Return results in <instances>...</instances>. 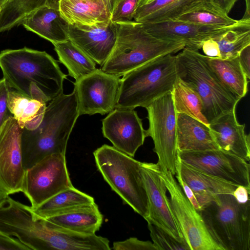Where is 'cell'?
Wrapping results in <instances>:
<instances>
[{
    "mask_svg": "<svg viewBox=\"0 0 250 250\" xmlns=\"http://www.w3.org/2000/svg\"><path fill=\"white\" fill-rule=\"evenodd\" d=\"M174 20L217 27L228 26L236 21L229 17L228 14L214 0H199L192 7Z\"/></svg>",
    "mask_w": 250,
    "mask_h": 250,
    "instance_id": "cell-29",
    "label": "cell"
},
{
    "mask_svg": "<svg viewBox=\"0 0 250 250\" xmlns=\"http://www.w3.org/2000/svg\"><path fill=\"white\" fill-rule=\"evenodd\" d=\"M211 38L217 43L220 59L238 56L244 48L250 45V18L236 20Z\"/></svg>",
    "mask_w": 250,
    "mask_h": 250,
    "instance_id": "cell-28",
    "label": "cell"
},
{
    "mask_svg": "<svg viewBox=\"0 0 250 250\" xmlns=\"http://www.w3.org/2000/svg\"><path fill=\"white\" fill-rule=\"evenodd\" d=\"M246 4V9L243 18H250V0H244Z\"/></svg>",
    "mask_w": 250,
    "mask_h": 250,
    "instance_id": "cell-45",
    "label": "cell"
},
{
    "mask_svg": "<svg viewBox=\"0 0 250 250\" xmlns=\"http://www.w3.org/2000/svg\"><path fill=\"white\" fill-rule=\"evenodd\" d=\"M0 250H30L17 238L0 232Z\"/></svg>",
    "mask_w": 250,
    "mask_h": 250,
    "instance_id": "cell-38",
    "label": "cell"
},
{
    "mask_svg": "<svg viewBox=\"0 0 250 250\" xmlns=\"http://www.w3.org/2000/svg\"><path fill=\"white\" fill-rule=\"evenodd\" d=\"M50 0H8L0 11V32L19 25L31 12L44 6H49Z\"/></svg>",
    "mask_w": 250,
    "mask_h": 250,
    "instance_id": "cell-32",
    "label": "cell"
},
{
    "mask_svg": "<svg viewBox=\"0 0 250 250\" xmlns=\"http://www.w3.org/2000/svg\"><path fill=\"white\" fill-rule=\"evenodd\" d=\"M219 149L249 162L250 160V134L245 132V124H240L235 110L224 114L209 125Z\"/></svg>",
    "mask_w": 250,
    "mask_h": 250,
    "instance_id": "cell-18",
    "label": "cell"
},
{
    "mask_svg": "<svg viewBox=\"0 0 250 250\" xmlns=\"http://www.w3.org/2000/svg\"><path fill=\"white\" fill-rule=\"evenodd\" d=\"M111 249L114 250H157L153 242L142 241L130 237L123 241L115 242Z\"/></svg>",
    "mask_w": 250,
    "mask_h": 250,
    "instance_id": "cell-35",
    "label": "cell"
},
{
    "mask_svg": "<svg viewBox=\"0 0 250 250\" xmlns=\"http://www.w3.org/2000/svg\"><path fill=\"white\" fill-rule=\"evenodd\" d=\"M171 94L176 113L187 114L209 125L202 113L201 99L194 90L177 78Z\"/></svg>",
    "mask_w": 250,
    "mask_h": 250,
    "instance_id": "cell-31",
    "label": "cell"
},
{
    "mask_svg": "<svg viewBox=\"0 0 250 250\" xmlns=\"http://www.w3.org/2000/svg\"><path fill=\"white\" fill-rule=\"evenodd\" d=\"M228 14L231 11L238 0H214Z\"/></svg>",
    "mask_w": 250,
    "mask_h": 250,
    "instance_id": "cell-43",
    "label": "cell"
},
{
    "mask_svg": "<svg viewBox=\"0 0 250 250\" xmlns=\"http://www.w3.org/2000/svg\"><path fill=\"white\" fill-rule=\"evenodd\" d=\"M140 170L148 204L147 215L145 219L178 241L188 244L172 211L159 165L157 163L141 162Z\"/></svg>",
    "mask_w": 250,
    "mask_h": 250,
    "instance_id": "cell-12",
    "label": "cell"
},
{
    "mask_svg": "<svg viewBox=\"0 0 250 250\" xmlns=\"http://www.w3.org/2000/svg\"><path fill=\"white\" fill-rule=\"evenodd\" d=\"M115 23L116 42L101 68L107 73L123 76L146 63L177 53L186 47L182 42L155 38L146 31L142 23L132 21Z\"/></svg>",
    "mask_w": 250,
    "mask_h": 250,
    "instance_id": "cell-3",
    "label": "cell"
},
{
    "mask_svg": "<svg viewBox=\"0 0 250 250\" xmlns=\"http://www.w3.org/2000/svg\"><path fill=\"white\" fill-rule=\"evenodd\" d=\"M68 40L101 66L116 40V27L110 20L92 25L67 24Z\"/></svg>",
    "mask_w": 250,
    "mask_h": 250,
    "instance_id": "cell-16",
    "label": "cell"
},
{
    "mask_svg": "<svg viewBox=\"0 0 250 250\" xmlns=\"http://www.w3.org/2000/svg\"><path fill=\"white\" fill-rule=\"evenodd\" d=\"M176 55L177 78L195 90L202 102V113L209 124L221 115L235 110L239 100L219 81L205 56L187 47Z\"/></svg>",
    "mask_w": 250,
    "mask_h": 250,
    "instance_id": "cell-4",
    "label": "cell"
},
{
    "mask_svg": "<svg viewBox=\"0 0 250 250\" xmlns=\"http://www.w3.org/2000/svg\"><path fill=\"white\" fill-rule=\"evenodd\" d=\"M180 166L182 177L192 190L201 210L211 203L218 202L219 195L232 194L238 186L198 170L181 160Z\"/></svg>",
    "mask_w": 250,
    "mask_h": 250,
    "instance_id": "cell-19",
    "label": "cell"
},
{
    "mask_svg": "<svg viewBox=\"0 0 250 250\" xmlns=\"http://www.w3.org/2000/svg\"><path fill=\"white\" fill-rule=\"evenodd\" d=\"M205 55L210 58H220V51L216 42L212 38L205 41L202 46Z\"/></svg>",
    "mask_w": 250,
    "mask_h": 250,
    "instance_id": "cell-39",
    "label": "cell"
},
{
    "mask_svg": "<svg viewBox=\"0 0 250 250\" xmlns=\"http://www.w3.org/2000/svg\"><path fill=\"white\" fill-rule=\"evenodd\" d=\"M1 8H0V11Z\"/></svg>",
    "mask_w": 250,
    "mask_h": 250,
    "instance_id": "cell-49",
    "label": "cell"
},
{
    "mask_svg": "<svg viewBox=\"0 0 250 250\" xmlns=\"http://www.w3.org/2000/svg\"><path fill=\"white\" fill-rule=\"evenodd\" d=\"M120 77L96 69L74 83L79 115L109 113L116 108Z\"/></svg>",
    "mask_w": 250,
    "mask_h": 250,
    "instance_id": "cell-11",
    "label": "cell"
},
{
    "mask_svg": "<svg viewBox=\"0 0 250 250\" xmlns=\"http://www.w3.org/2000/svg\"><path fill=\"white\" fill-rule=\"evenodd\" d=\"M46 106L43 119L35 130L22 129V164L26 170L46 156L65 154L70 135L80 116L75 92L61 94Z\"/></svg>",
    "mask_w": 250,
    "mask_h": 250,
    "instance_id": "cell-1",
    "label": "cell"
},
{
    "mask_svg": "<svg viewBox=\"0 0 250 250\" xmlns=\"http://www.w3.org/2000/svg\"><path fill=\"white\" fill-rule=\"evenodd\" d=\"M180 158L179 157V161L178 163V165L176 168V172L175 174V176L177 179V181L180 186L181 187L182 189L183 190L184 193H185L186 197L188 198L189 201L192 204L193 206L195 208L199 211H201V208L195 196V195L192 191V190L190 188L187 184L185 181L183 180L181 172H180Z\"/></svg>",
    "mask_w": 250,
    "mask_h": 250,
    "instance_id": "cell-37",
    "label": "cell"
},
{
    "mask_svg": "<svg viewBox=\"0 0 250 250\" xmlns=\"http://www.w3.org/2000/svg\"><path fill=\"white\" fill-rule=\"evenodd\" d=\"M219 197L200 211L210 231L225 250H250V201L239 203L230 194Z\"/></svg>",
    "mask_w": 250,
    "mask_h": 250,
    "instance_id": "cell-7",
    "label": "cell"
},
{
    "mask_svg": "<svg viewBox=\"0 0 250 250\" xmlns=\"http://www.w3.org/2000/svg\"><path fill=\"white\" fill-rule=\"evenodd\" d=\"M154 0H138L137 2V8L143 5L147 4Z\"/></svg>",
    "mask_w": 250,
    "mask_h": 250,
    "instance_id": "cell-47",
    "label": "cell"
},
{
    "mask_svg": "<svg viewBox=\"0 0 250 250\" xmlns=\"http://www.w3.org/2000/svg\"><path fill=\"white\" fill-rule=\"evenodd\" d=\"M104 5L105 9L110 16L123 0H100Z\"/></svg>",
    "mask_w": 250,
    "mask_h": 250,
    "instance_id": "cell-42",
    "label": "cell"
},
{
    "mask_svg": "<svg viewBox=\"0 0 250 250\" xmlns=\"http://www.w3.org/2000/svg\"><path fill=\"white\" fill-rule=\"evenodd\" d=\"M43 219L72 231L94 234L101 227L103 216L94 202Z\"/></svg>",
    "mask_w": 250,
    "mask_h": 250,
    "instance_id": "cell-22",
    "label": "cell"
},
{
    "mask_svg": "<svg viewBox=\"0 0 250 250\" xmlns=\"http://www.w3.org/2000/svg\"><path fill=\"white\" fill-rule=\"evenodd\" d=\"M142 23L146 31L155 38L182 42L185 43V47L196 51L201 49L205 41L214 36L225 27L200 25L175 20Z\"/></svg>",
    "mask_w": 250,
    "mask_h": 250,
    "instance_id": "cell-17",
    "label": "cell"
},
{
    "mask_svg": "<svg viewBox=\"0 0 250 250\" xmlns=\"http://www.w3.org/2000/svg\"><path fill=\"white\" fill-rule=\"evenodd\" d=\"M162 178L170 195L172 211L191 250H225L214 238L200 211L193 206L169 171H162Z\"/></svg>",
    "mask_w": 250,
    "mask_h": 250,
    "instance_id": "cell-9",
    "label": "cell"
},
{
    "mask_svg": "<svg viewBox=\"0 0 250 250\" xmlns=\"http://www.w3.org/2000/svg\"><path fill=\"white\" fill-rule=\"evenodd\" d=\"M149 126L146 137L154 143L157 164L162 171L175 175L179 161L177 142L176 112L171 92L156 99L146 107Z\"/></svg>",
    "mask_w": 250,
    "mask_h": 250,
    "instance_id": "cell-8",
    "label": "cell"
},
{
    "mask_svg": "<svg viewBox=\"0 0 250 250\" xmlns=\"http://www.w3.org/2000/svg\"><path fill=\"white\" fill-rule=\"evenodd\" d=\"M199 0H154L136 8L133 21L154 23L174 20Z\"/></svg>",
    "mask_w": 250,
    "mask_h": 250,
    "instance_id": "cell-27",
    "label": "cell"
},
{
    "mask_svg": "<svg viewBox=\"0 0 250 250\" xmlns=\"http://www.w3.org/2000/svg\"><path fill=\"white\" fill-rule=\"evenodd\" d=\"M53 44L60 62L75 81L97 69L96 62L69 40Z\"/></svg>",
    "mask_w": 250,
    "mask_h": 250,
    "instance_id": "cell-30",
    "label": "cell"
},
{
    "mask_svg": "<svg viewBox=\"0 0 250 250\" xmlns=\"http://www.w3.org/2000/svg\"><path fill=\"white\" fill-rule=\"evenodd\" d=\"M65 154L48 155L25 170L22 191L35 208L58 193L73 187Z\"/></svg>",
    "mask_w": 250,
    "mask_h": 250,
    "instance_id": "cell-10",
    "label": "cell"
},
{
    "mask_svg": "<svg viewBox=\"0 0 250 250\" xmlns=\"http://www.w3.org/2000/svg\"><path fill=\"white\" fill-rule=\"evenodd\" d=\"M59 10L68 24L92 25L110 20L101 0H60Z\"/></svg>",
    "mask_w": 250,
    "mask_h": 250,
    "instance_id": "cell-23",
    "label": "cell"
},
{
    "mask_svg": "<svg viewBox=\"0 0 250 250\" xmlns=\"http://www.w3.org/2000/svg\"><path fill=\"white\" fill-rule=\"evenodd\" d=\"M138 0H123L110 17L112 22L133 21Z\"/></svg>",
    "mask_w": 250,
    "mask_h": 250,
    "instance_id": "cell-34",
    "label": "cell"
},
{
    "mask_svg": "<svg viewBox=\"0 0 250 250\" xmlns=\"http://www.w3.org/2000/svg\"><path fill=\"white\" fill-rule=\"evenodd\" d=\"M8 0H0V7L2 8Z\"/></svg>",
    "mask_w": 250,
    "mask_h": 250,
    "instance_id": "cell-48",
    "label": "cell"
},
{
    "mask_svg": "<svg viewBox=\"0 0 250 250\" xmlns=\"http://www.w3.org/2000/svg\"><path fill=\"white\" fill-rule=\"evenodd\" d=\"M95 202L93 197L73 186L53 196L35 208L27 205L34 218L46 219Z\"/></svg>",
    "mask_w": 250,
    "mask_h": 250,
    "instance_id": "cell-24",
    "label": "cell"
},
{
    "mask_svg": "<svg viewBox=\"0 0 250 250\" xmlns=\"http://www.w3.org/2000/svg\"><path fill=\"white\" fill-rule=\"evenodd\" d=\"M102 132L117 149L133 157L146 137L134 109L115 108L102 120Z\"/></svg>",
    "mask_w": 250,
    "mask_h": 250,
    "instance_id": "cell-15",
    "label": "cell"
},
{
    "mask_svg": "<svg viewBox=\"0 0 250 250\" xmlns=\"http://www.w3.org/2000/svg\"><path fill=\"white\" fill-rule=\"evenodd\" d=\"M20 24L52 44L68 40L67 23L59 9L48 6L40 7L26 16Z\"/></svg>",
    "mask_w": 250,
    "mask_h": 250,
    "instance_id": "cell-21",
    "label": "cell"
},
{
    "mask_svg": "<svg viewBox=\"0 0 250 250\" xmlns=\"http://www.w3.org/2000/svg\"><path fill=\"white\" fill-rule=\"evenodd\" d=\"M60 0H50L49 7L59 9V2Z\"/></svg>",
    "mask_w": 250,
    "mask_h": 250,
    "instance_id": "cell-46",
    "label": "cell"
},
{
    "mask_svg": "<svg viewBox=\"0 0 250 250\" xmlns=\"http://www.w3.org/2000/svg\"><path fill=\"white\" fill-rule=\"evenodd\" d=\"M239 60L242 68L247 78L250 79V45L244 48L238 55Z\"/></svg>",
    "mask_w": 250,
    "mask_h": 250,
    "instance_id": "cell-40",
    "label": "cell"
},
{
    "mask_svg": "<svg viewBox=\"0 0 250 250\" xmlns=\"http://www.w3.org/2000/svg\"><path fill=\"white\" fill-rule=\"evenodd\" d=\"M147 226L157 250H191L188 244L178 241L155 225L148 222Z\"/></svg>",
    "mask_w": 250,
    "mask_h": 250,
    "instance_id": "cell-33",
    "label": "cell"
},
{
    "mask_svg": "<svg viewBox=\"0 0 250 250\" xmlns=\"http://www.w3.org/2000/svg\"><path fill=\"white\" fill-rule=\"evenodd\" d=\"M46 106V103L32 99L11 88L8 92L9 110L21 129H36L43 119Z\"/></svg>",
    "mask_w": 250,
    "mask_h": 250,
    "instance_id": "cell-26",
    "label": "cell"
},
{
    "mask_svg": "<svg viewBox=\"0 0 250 250\" xmlns=\"http://www.w3.org/2000/svg\"><path fill=\"white\" fill-rule=\"evenodd\" d=\"M22 132L13 116L0 127V189L8 195L22 191Z\"/></svg>",
    "mask_w": 250,
    "mask_h": 250,
    "instance_id": "cell-14",
    "label": "cell"
},
{
    "mask_svg": "<svg viewBox=\"0 0 250 250\" xmlns=\"http://www.w3.org/2000/svg\"><path fill=\"white\" fill-rule=\"evenodd\" d=\"M188 166L233 184L250 189V165L240 157L221 149L178 151Z\"/></svg>",
    "mask_w": 250,
    "mask_h": 250,
    "instance_id": "cell-13",
    "label": "cell"
},
{
    "mask_svg": "<svg viewBox=\"0 0 250 250\" xmlns=\"http://www.w3.org/2000/svg\"><path fill=\"white\" fill-rule=\"evenodd\" d=\"M10 89L5 80L3 78L0 79V127L12 116L8 107V95Z\"/></svg>",
    "mask_w": 250,
    "mask_h": 250,
    "instance_id": "cell-36",
    "label": "cell"
},
{
    "mask_svg": "<svg viewBox=\"0 0 250 250\" xmlns=\"http://www.w3.org/2000/svg\"><path fill=\"white\" fill-rule=\"evenodd\" d=\"M178 151L218 149L209 125L187 114L176 113Z\"/></svg>",
    "mask_w": 250,
    "mask_h": 250,
    "instance_id": "cell-20",
    "label": "cell"
},
{
    "mask_svg": "<svg viewBox=\"0 0 250 250\" xmlns=\"http://www.w3.org/2000/svg\"><path fill=\"white\" fill-rule=\"evenodd\" d=\"M205 59L219 81L235 98L240 101L246 95L249 79L242 68L238 56L222 59L205 56Z\"/></svg>",
    "mask_w": 250,
    "mask_h": 250,
    "instance_id": "cell-25",
    "label": "cell"
},
{
    "mask_svg": "<svg viewBox=\"0 0 250 250\" xmlns=\"http://www.w3.org/2000/svg\"><path fill=\"white\" fill-rule=\"evenodd\" d=\"M93 155L98 169L112 189L145 219L148 204L141 162L107 145L98 148Z\"/></svg>",
    "mask_w": 250,
    "mask_h": 250,
    "instance_id": "cell-6",
    "label": "cell"
},
{
    "mask_svg": "<svg viewBox=\"0 0 250 250\" xmlns=\"http://www.w3.org/2000/svg\"><path fill=\"white\" fill-rule=\"evenodd\" d=\"M9 195L0 189V207L6 203L7 198Z\"/></svg>",
    "mask_w": 250,
    "mask_h": 250,
    "instance_id": "cell-44",
    "label": "cell"
},
{
    "mask_svg": "<svg viewBox=\"0 0 250 250\" xmlns=\"http://www.w3.org/2000/svg\"><path fill=\"white\" fill-rule=\"evenodd\" d=\"M250 189L242 186H238L233 192L232 195L239 203H245L250 200Z\"/></svg>",
    "mask_w": 250,
    "mask_h": 250,
    "instance_id": "cell-41",
    "label": "cell"
},
{
    "mask_svg": "<svg viewBox=\"0 0 250 250\" xmlns=\"http://www.w3.org/2000/svg\"><path fill=\"white\" fill-rule=\"evenodd\" d=\"M176 55L168 54L146 63L123 75L116 108H146L171 92L176 81Z\"/></svg>",
    "mask_w": 250,
    "mask_h": 250,
    "instance_id": "cell-5",
    "label": "cell"
},
{
    "mask_svg": "<svg viewBox=\"0 0 250 250\" xmlns=\"http://www.w3.org/2000/svg\"><path fill=\"white\" fill-rule=\"evenodd\" d=\"M0 68L9 87L29 97V86L36 84L50 101L63 93L67 75L45 51L23 47L0 52Z\"/></svg>",
    "mask_w": 250,
    "mask_h": 250,
    "instance_id": "cell-2",
    "label": "cell"
}]
</instances>
